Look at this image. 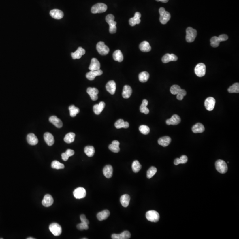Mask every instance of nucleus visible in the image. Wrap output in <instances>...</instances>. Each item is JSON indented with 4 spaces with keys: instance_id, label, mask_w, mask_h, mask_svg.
<instances>
[{
    "instance_id": "nucleus-1",
    "label": "nucleus",
    "mask_w": 239,
    "mask_h": 239,
    "mask_svg": "<svg viewBox=\"0 0 239 239\" xmlns=\"http://www.w3.org/2000/svg\"><path fill=\"white\" fill-rule=\"evenodd\" d=\"M114 16L111 14L108 15L105 17L106 22L109 25V31L111 34H114L117 31V22L114 21Z\"/></svg>"
},
{
    "instance_id": "nucleus-2",
    "label": "nucleus",
    "mask_w": 239,
    "mask_h": 239,
    "mask_svg": "<svg viewBox=\"0 0 239 239\" xmlns=\"http://www.w3.org/2000/svg\"><path fill=\"white\" fill-rule=\"evenodd\" d=\"M228 38V36L225 34L221 35L218 37L214 36L210 39L211 45L214 48L218 47L221 42L226 41Z\"/></svg>"
},
{
    "instance_id": "nucleus-3",
    "label": "nucleus",
    "mask_w": 239,
    "mask_h": 239,
    "mask_svg": "<svg viewBox=\"0 0 239 239\" xmlns=\"http://www.w3.org/2000/svg\"><path fill=\"white\" fill-rule=\"evenodd\" d=\"M159 13L160 14L159 21L162 24L165 25L167 24L171 19V14L168 12L166 11L164 8L159 9Z\"/></svg>"
},
{
    "instance_id": "nucleus-4",
    "label": "nucleus",
    "mask_w": 239,
    "mask_h": 239,
    "mask_svg": "<svg viewBox=\"0 0 239 239\" xmlns=\"http://www.w3.org/2000/svg\"><path fill=\"white\" fill-rule=\"evenodd\" d=\"M197 35V31L191 27H188L186 30V41L188 43H191L195 41Z\"/></svg>"
},
{
    "instance_id": "nucleus-5",
    "label": "nucleus",
    "mask_w": 239,
    "mask_h": 239,
    "mask_svg": "<svg viewBox=\"0 0 239 239\" xmlns=\"http://www.w3.org/2000/svg\"><path fill=\"white\" fill-rule=\"evenodd\" d=\"M107 10V6L102 3H98L93 5L91 9L92 13L94 14L105 12Z\"/></svg>"
},
{
    "instance_id": "nucleus-6",
    "label": "nucleus",
    "mask_w": 239,
    "mask_h": 239,
    "mask_svg": "<svg viewBox=\"0 0 239 239\" xmlns=\"http://www.w3.org/2000/svg\"><path fill=\"white\" fill-rule=\"evenodd\" d=\"M215 167L216 170L221 174H225L228 171V166L225 162L219 159L216 162Z\"/></svg>"
},
{
    "instance_id": "nucleus-7",
    "label": "nucleus",
    "mask_w": 239,
    "mask_h": 239,
    "mask_svg": "<svg viewBox=\"0 0 239 239\" xmlns=\"http://www.w3.org/2000/svg\"><path fill=\"white\" fill-rule=\"evenodd\" d=\"M96 48L98 52L101 55H107L109 52L108 46H106L104 42L102 41H100L97 44Z\"/></svg>"
},
{
    "instance_id": "nucleus-8",
    "label": "nucleus",
    "mask_w": 239,
    "mask_h": 239,
    "mask_svg": "<svg viewBox=\"0 0 239 239\" xmlns=\"http://www.w3.org/2000/svg\"><path fill=\"white\" fill-rule=\"evenodd\" d=\"M146 217L149 221L157 222L159 221V215L156 211L150 210L146 212Z\"/></svg>"
},
{
    "instance_id": "nucleus-9",
    "label": "nucleus",
    "mask_w": 239,
    "mask_h": 239,
    "mask_svg": "<svg viewBox=\"0 0 239 239\" xmlns=\"http://www.w3.org/2000/svg\"><path fill=\"white\" fill-rule=\"evenodd\" d=\"M50 231L55 236H59L62 234V229L61 226L56 223H53L50 225Z\"/></svg>"
},
{
    "instance_id": "nucleus-10",
    "label": "nucleus",
    "mask_w": 239,
    "mask_h": 239,
    "mask_svg": "<svg viewBox=\"0 0 239 239\" xmlns=\"http://www.w3.org/2000/svg\"><path fill=\"white\" fill-rule=\"evenodd\" d=\"M195 72L197 76L202 77L206 74V66L205 64L200 63L197 65L195 69Z\"/></svg>"
},
{
    "instance_id": "nucleus-11",
    "label": "nucleus",
    "mask_w": 239,
    "mask_h": 239,
    "mask_svg": "<svg viewBox=\"0 0 239 239\" xmlns=\"http://www.w3.org/2000/svg\"><path fill=\"white\" fill-rule=\"evenodd\" d=\"M73 195L76 199H82L86 196V191L83 187H78L74 191Z\"/></svg>"
},
{
    "instance_id": "nucleus-12",
    "label": "nucleus",
    "mask_w": 239,
    "mask_h": 239,
    "mask_svg": "<svg viewBox=\"0 0 239 239\" xmlns=\"http://www.w3.org/2000/svg\"><path fill=\"white\" fill-rule=\"evenodd\" d=\"M215 99L212 97H209L205 101V106L208 111H212L215 105Z\"/></svg>"
},
{
    "instance_id": "nucleus-13",
    "label": "nucleus",
    "mask_w": 239,
    "mask_h": 239,
    "mask_svg": "<svg viewBox=\"0 0 239 239\" xmlns=\"http://www.w3.org/2000/svg\"><path fill=\"white\" fill-rule=\"evenodd\" d=\"M170 92L172 94H174V95H176V94H179L183 95L184 97L186 96V90L183 89H182L179 85H172L171 87V88H170Z\"/></svg>"
},
{
    "instance_id": "nucleus-14",
    "label": "nucleus",
    "mask_w": 239,
    "mask_h": 239,
    "mask_svg": "<svg viewBox=\"0 0 239 239\" xmlns=\"http://www.w3.org/2000/svg\"><path fill=\"white\" fill-rule=\"evenodd\" d=\"M102 74L103 71L100 69L97 70H90L86 74V77L90 81H92L94 79L96 76L101 75Z\"/></svg>"
},
{
    "instance_id": "nucleus-15",
    "label": "nucleus",
    "mask_w": 239,
    "mask_h": 239,
    "mask_svg": "<svg viewBox=\"0 0 239 239\" xmlns=\"http://www.w3.org/2000/svg\"><path fill=\"white\" fill-rule=\"evenodd\" d=\"M141 15L140 12H136L134 15V17L130 18L129 20V24L131 26H134L136 25H138L141 23V20L140 19Z\"/></svg>"
},
{
    "instance_id": "nucleus-16",
    "label": "nucleus",
    "mask_w": 239,
    "mask_h": 239,
    "mask_svg": "<svg viewBox=\"0 0 239 239\" xmlns=\"http://www.w3.org/2000/svg\"><path fill=\"white\" fill-rule=\"evenodd\" d=\"M87 93L88 94L93 101H95L98 100V94L99 93L98 89L96 88H88L87 89Z\"/></svg>"
},
{
    "instance_id": "nucleus-17",
    "label": "nucleus",
    "mask_w": 239,
    "mask_h": 239,
    "mask_svg": "<svg viewBox=\"0 0 239 239\" xmlns=\"http://www.w3.org/2000/svg\"><path fill=\"white\" fill-rule=\"evenodd\" d=\"M131 237V234L129 231H125L121 234H113L112 235L113 239H128Z\"/></svg>"
},
{
    "instance_id": "nucleus-18",
    "label": "nucleus",
    "mask_w": 239,
    "mask_h": 239,
    "mask_svg": "<svg viewBox=\"0 0 239 239\" xmlns=\"http://www.w3.org/2000/svg\"><path fill=\"white\" fill-rule=\"evenodd\" d=\"M181 121V120L179 116L176 114H175L173 115L171 118L167 119L166 121V124L168 125H177L180 123Z\"/></svg>"
},
{
    "instance_id": "nucleus-19",
    "label": "nucleus",
    "mask_w": 239,
    "mask_h": 239,
    "mask_svg": "<svg viewBox=\"0 0 239 239\" xmlns=\"http://www.w3.org/2000/svg\"><path fill=\"white\" fill-rule=\"evenodd\" d=\"M50 15L52 18L57 20L62 19L64 16V12L58 9L51 10L50 12Z\"/></svg>"
},
{
    "instance_id": "nucleus-20",
    "label": "nucleus",
    "mask_w": 239,
    "mask_h": 239,
    "mask_svg": "<svg viewBox=\"0 0 239 239\" xmlns=\"http://www.w3.org/2000/svg\"><path fill=\"white\" fill-rule=\"evenodd\" d=\"M177 56L173 54H166L162 57V61L164 64L169 63L171 61H176L177 60Z\"/></svg>"
},
{
    "instance_id": "nucleus-21",
    "label": "nucleus",
    "mask_w": 239,
    "mask_h": 239,
    "mask_svg": "<svg viewBox=\"0 0 239 239\" xmlns=\"http://www.w3.org/2000/svg\"><path fill=\"white\" fill-rule=\"evenodd\" d=\"M105 87L107 91L109 92L110 94L113 95L115 94L116 90V83L113 80L109 81L106 84Z\"/></svg>"
},
{
    "instance_id": "nucleus-22",
    "label": "nucleus",
    "mask_w": 239,
    "mask_h": 239,
    "mask_svg": "<svg viewBox=\"0 0 239 239\" xmlns=\"http://www.w3.org/2000/svg\"><path fill=\"white\" fill-rule=\"evenodd\" d=\"M85 53V50L82 47H79L75 52L71 53V55L73 59H80L83 55H84Z\"/></svg>"
},
{
    "instance_id": "nucleus-23",
    "label": "nucleus",
    "mask_w": 239,
    "mask_h": 239,
    "mask_svg": "<svg viewBox=\"0 0 239 239\" xmlns=\"http://www.w3.org/2000/svg\"><path fill=\"white\" fill-rule=\"evenodd\" d=\"M54 202L53 197L50 195H46L44 196L42 200V204L45 207H49L53 204Z\"/></svg>"
},
{
    "instance_id": "nucleus-24",
    "label": "nucleus",
    "mask_w": 239,
    "mask_h": 239,
    "mask_svg": "<svg viewBox=\"0 0 239 239\" xmlns=\"http://www.w3.org/2000/svg\"><path fill=\"white\" fill-rule=\"evenodd\" d=\"M101 67L100 63L96 58H93L91 59V63L89 69L90 70H99Z\"/></svg>"
},
{
    "instance_id": "nucleus-25",
    "label": "nucleus",
    "mask_w": 239,
    "mask_h": 239,
    "mask_svg": "<svg viewBox=\"0 0 239 239\" xmlns=\"http://www.w3.org/2000/svg\"><path fill=\"white\" fill-rule=\"evenodd\" d=\"M44 139L46 144L51 146L55 143V139L53 135L49 132H46L44 134Z\"/></svg>"
},
{
    "instance_id": "nucleus-26",
    "label": "nucleus",
    "mask_w": 239,
    "mask_h": 239,
    "mask_svg": "<svg viewBox=\"0 0 239 239\" xmlns=\"http://www.w3.org/2000/svg\"><path fill=\"white\" fill-rule=\"evenodd\" d=\"M105 104L104 102H101L98 104H95L93 107V110L96 115H99L105 107Z\"/></svg>"
},
{
    "instance_id": "nucleus-27",
    "label": "nucleus",
    "mask_w": 239,
    "mask_h": 239,
    "mask_svg": "<svg viewBox=\"0 0 239 239\" xmlns=\"http://www.w3.org/2000/svg\"><path fill=\"white\" fill-rule=\"evenodd\" d=\"M49 122L58 128H61L63 126V122L61 120L58 118L56 116H53L49 118Z\"/></svg>"
},
{
    "instance_id": "nucleus-28",
    "label": "nucleus",
    "mask_w": 239,
    "mask_h": 239,
    "mask_svg": "<svg viewBox=\"0 0 239 239\" xmlns=\"http://www.w3.org/2000/svg\"><path fill=\"white\" fill-rule=\"evenodd\" d=\"M171 141V137H168V136H165V137L160 138L158 139V144H159V145L165 147H167V146H168L170 144Z\"/></svg>"
},
{
    "instance_id": "nucleus-29",
    "label": "nucleus",
    "mask_w": 239,
    "mask_h": 239,
    "mask_svg": "<svg viewBox=\"0 0 239 239\" xmlns=\"http://www.w3.org/2000/svg\"><path fill=\"white\" fill-rule=\"evenodd\" d=\"M132 88L129 85H124L122 93V97L124 98H128L132 95Z\"/></svg>"
},
{
    "instance_id": "nucleus-30",
    "label": "nucleus",
    "mask_w": 239,
    "mask_h": 239,
    "mask_svg": "<svg viewBox=\"0 0 239 239\" xmlns=\"http://www.w3.org/2000/svg\"><path fill=\"white\" fill-rule=\"evenodd\" d=\"M104 175L106 178H109L113 176V168L110 165H106L103 170Z\"/></svg>"
},
{
    "instance_id": "nucleus-31",
    "label": "nucleus",
    "mask_w": 239,
    "mask_h": 239,
    "mask_svg": "<svg viewBox=\"0 0 239 239\" xmlns=\"http://www.w3.org/2000/svg\"><path fill=\"white\" fill-rule=\"evenodd\" d=\"M28 143L31 145H36L38 143V139L37 137L33 133H30L27 137Z\"/></svg>"
},
{
    "instance_id": "nucleus-32",
    "label": "nucleus",
    "mask_w": 239,
    "mask_h": 239,
    "mask_svg": "<svg viewBox=\"0 0 239 239\" xmlns=\"http://www.w3.org/2000/svg\"><path fill=\"white\" fill-rule=\"evenodd\" d=\"M204 125L200 123H197L193 126L192 130L195 133H200L205 131Z\"/></svg>"
},
{
    "instance_id": "nucleus-33",
    "label": "nucleus",
    "mask_w": 239,
    "mask_h": 239,
    "mask_svg": "<svg viewBox=\"0 0 239 239\" xmlns=\"http://www.w3.org/2000/svg\"><path fill=\"white\" fill-rule=\"evenodd\" d=\"M139 48L141 51L144 52H149L152 49L149 42L147 41H144L141 43L139 44Z\"/></svg>"
},
{
    "instance_id": "nucleus-34",
    "label": "nucleus",
    "mask_w": 239,
    "mask_h": 239,
    "mask_svg": "<svg viewBox=\"0 0 239 239\" xmlns=\"http://www.w3.org/2000/svg\"><path fill=\"white\" fill-rule=\"evenodd\" d=\"M115 126L117 129L121 128H127L129 127L128 122H125L122 119H119L115 122Z\"/></svg>"
},
{
    "instance_id": "nucleus-35",
    "label": "nucleus",
    "mask_w": 239,
    "mask_h": 239,
    "mask_svg": "<svg viewBox=\"0 0 239 239\" xmlns=\"http://www.w3.org/2000/svg\"><path fill=\"white\" fill-rule=\"evenodd\" d=\"M110 215V212L108 210H104L98 212L97 215V218L100 221L104 220L107 219Z\"/></svg>"
},
{
    "instance_id": "nucleus-36",
    "label": "nucleus",
    "mask_w": 239,
    "mask_h": 239,
    "mask_svg": "<svg viewBox=\"0 0 239 239\" xmlns=\"http://www.w3.org/2000/svg\"><path fill=\"white\" fill-rule=\"evenodd\" d=\"M120 143L117 141H113L112 143L109 146V148L110 151L114 153H118L120 152Z\"/></svg>"
},
{
    "instance_id": "nucleus-37",
    "label": "nucleus",
    "mask_w": 239,
    "mask_h": 239,
    "mask_svg": "<svg viewBox=\"0 0 239 239\" xmlns=\"http://www.w3.org/2000/svg\"><path fill=\"white\" fill-rule=\"evenodd\" d=\"M130 197L129 195H124L121 196L120 198V201L122 206L124 207L128 206L130 202Z\"/></svg>"
},
{
    "instance_id": "nucleus-38",
    "label": "nucleus",
    "mask_w": 239,
    "mask_h": 239,
    "mask_svg": "<svg viewBox=\"0 0 239 239\" xmlns=\"http://www.w3.org/2000/svg\"><path fill=\"white\" fill-rule=\"evenodd\" d=\"M148 102L147 100L144 99L143 100L142 103L140 106V111L141 113H143L145 114H148L149 113V110L147 108Z\"/></svg>"
},
{
    "instance_id": "nucleus-39",
    "label": "nucleus",
    "mask_w": 239,
    "mask_h": 239,
    "mask_svg": "<svg viewBox=\"0 0 239 239\" xmlns=\"http://www.w3.org/2000/svg\"><path fill=\"white\" fill-rule=\"evenodd\" d=\"M113 58L114 60L119 62H122L123 60L124 57L122 53L120 50H117L114 51L113 54Z\"/></svg>"
},
{
    "instance_id": "nucleus-40",
    "label": "nucleus",
    "mask_w": 239,
    "mask_h": 239,
    "mask_svg": "<svg viewBox=\"0 0 239 239\" xmlns=\"http://www.w3.org/2000/svg\"><path fill=\"white\" fill-rule=\"evenodd\" d=\"M149 78V73L146 71L141 72L139 75V79L141 83H144L147 82Z\"/></svg>"
},
{
    "instance_id": "nucleus-41",
    "label": "nucleus",
    "mask_w": 239,
    "mask_h": 239,
    "mask_svg": "<svg viewBox=\"0 0 239 239\" xmlns=\"http://www.w3.org/2000/svg\"><path fill=\"white\" fill-rule=\"evenodd\" d=\"M75 137V134H74V133H68L66 135L65 137L64 138V141L67 143H72V142L74 141Z\"/></svg>"
},
{
    "instance_id": "nucleus-42",
    "label": "nucleus",
    "mask_w": 239,
    "mask_h": 239,
    "mask_svg": "<svg viewBox=\"0 0 239 239\" xmlns=\"http://www.w3.org/2000/svg\"><path fill=\"white\" fill-rule=\"evenodd\" d=\"M84 152L88 156L92 157L95 153V149L92 146H87L85 147Z\"/></svg>"
},
{
    "instance_id": "nucleus-43",
    "label": "nucleus",
    "mask_w": 239,
    "mask_h": 239,
    "mask_svg": "<svg viewBox=\"0 0 239 239\" xmlns=\"http://www.w3.org/2000/svg\"><path fill=\"white\" fill-rule=\"evenodd\" d=\"M188 161L187 156L182 155L180 158H177L174 161V164L178 165L179 164H185Z\"/></svg>"
},
{
    "instance_id": "nucleus-44",
    "label": "nucleus",
    "mask_w": 239,
    "mask_h": 239,
    "mask_svg": "<svg viewBox=\"0 0 239 239\" xmlns=\"http://www.w3.org/2000/svg\"><path fill=\"white\" fill-rule=\"evenodd\" d=\"M70 114L71 117H75L79 113L80 110L79 108L76 107L74 105H71L69 107Z\"/></svg>"
},
{
    "instance_id": "nucleus-45",
    "label": "nucleus",
    "mask_w": 239,
    "mask_h": 239,
    "mask_svg": "<svg viewBox=\"0 0 239 239\" xmlns=\"http://www.w3.org/2000/svg\"><path fill=\"white\" fill-rule=\"evenodd\" d=\"M132 167L133 171L135 173H137L141 168V165L139 163L138 161L135 160L133 162Z\"/></svg>"
},
{
    "instance_id": "nucleus-46",
    "label": "nucleus",
    "mask_w": 239,
    "mask_h": 239,
    "mask_svg": "<svg viewBox=\"0 0 239 239\" xmlns=\"http://www.w3.org/2000/svg\"><path fill=\"white\" fill-rule=\"evenodd\" d=\"M228 92L230 93H239V83H235L229 88Z\"/></svg>"
},
{
    "instance_id": "nucleus-47",
    "label": "nucleus",
    "mask_w": 239,
    "mask_h": 239,
    "mask_svg": "<svg viewBox=\"0 0 239 239\" xmlns=\"http://www.w3.org/2000/svg\"><path fill=\"white\" fill-rule=\"evenodd\" d=\"M51 167L53 169H62L64 168V165L59 162L58 161L55 160L51 163Z\"/></svg>"
},
{
    "instance_id": "nucleus-48",
    "label": "nucleus",
    "mask_w": 239,
    "mask_h": 239,
    "mask_svg": "<svg viewBox=\"0 0 239 239\" xmlns=\"http://www.w3.org/2000/svg\"><path fill=\"white\" fill-rule=\"evenodd\" d=\"M157 171V170L156 168L154 167H150L147 171V178L149 179L152 178L156 174Z\"/></svg>"
},
{
    "instance_id": "nucleus-49",
    "label": "nucleus",
    "mask_w": 239,
    "mask_h": 239,
    "mask_svg": "<svg viewBox=\"0 0 239 239\" xmlns=\"http://www.w3.org/2000/svg\"><path fill=\"white\" fill-rule=\"evenodd\" d=\"M139 130L142 134L144 135H147L150 132V128L147 125H142L139 126Z\"/></svg>"
},
{
    "instance_id": "nucleus-50",
    "label": "nucleus",
    "mask_w": 239,
    "mask_h": 239,
    "mask_svg": "<svg viewBox=\"0 0 239 239\" xmlns=\"http://www.w3.org/2000/svg\"><path fill=\"white\" fill-rule=\"evenodd\" d=\"M77 228L79 230H83L88 229V224L81 222V223L78 224L77 225Z\"/></svg>"
},
{
    "instance_id": "nucleus-51",
    "label": "nucleus",
    "mask_w": 239,
    "mask_h": 239,
    "mask_svg": "<svg viewBox=\"0 0 239 239\" xmlns=\"http://www.w3.org/2000/svg\"><path fill=\"white\" fill-rule=\"evenodd\" d=\"M80 218L81 219V222L86 223V224H89V221L87 219H86L85 216V215H81L80 216Z\"/></svg>"
},
{
    "instance_id": "nucleus-52",
    "label": "nucleus",
    "mask_w": 239,
    "mask_h": 239,
    "mask_svg": "<svg viewBox=\"0 0 239 239\" xmlns=\"http://www.w3.org/2000/svg\"><path fill=\"white\" fill-rule=\"evenodd\" d=\"M65 153L66 154L68 155L69 157L73 156L74 154V151L70 149H68V150H66V152H65Z\"/></svg>"
},
{
    "instance_id": "nucleus-53",
    "label": "nucleus",
    "mask_w": 239,
    "mask_h": 239,
    "mask_svg": "<svg viewBox=\"0 0 239 239\" xmlns=\"http://www.w3.org/2000/svg\"><path fill=\"white\" fill-rule=\"evenodd\" d=\"M61 156H62V159L64 161H66L68 160V159L69 158V157L66 154L65 152L63 153Z\"/></svg>"
},
{
    "instance_id": "nucleus-54",
    "label": "nucleus",
    "mask_w": 239,
    "mask_h": 239,
    "mask_svg": "<svg viewBox=\"0 0 239 239\" xmlns=\"http://www.w3.org/2000/svg\"><path fill=\"white\" fill-rule=\"evenodd\" d=\"M177 95V99L178 100H180V101H181L182 100V99H183V98H184V96L183 95H182V94H176Z\"/></svg>"
},
{
    "instance_id": "nucleus-55",
    "label": "nucleus",
    "mask_w": 239,
    "mask_h": 239,
    "mask_svg": "<svg viewBox=\"0 0 239 239\" xmlns=\"http://www.w3.org/2000/svg\"><path fill=\"white\" fill-rule=\"evenodd\" d=\"M156 1H161L162 2H163V3H167L168 1H169V0H156Z\"/></svg>"
},
{
    "instance_id": "nucleus-56",
    "label": "nucleus",
    "mask_w": 239,
    "mask_h": 239,
    "mask_svg": "<svg viewBox=\"0 0 239 239\" xmlns=\"http://www.w3.org/2000/svg\"><path fill=\"white\" fill-rule=\"evenodd\" d=\"M27 239H35L34 238H31V237H29L27 238Z\"/></svg>"
}]
</instances>
